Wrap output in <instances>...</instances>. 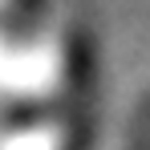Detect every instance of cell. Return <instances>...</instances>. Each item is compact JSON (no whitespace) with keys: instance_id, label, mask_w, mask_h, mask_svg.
<instances>
[{"instance_id":"6da1fadb","label":"cell","mask_w":150,"mask_h":150,"mask_svg":"<svg viewBox=\"0 0 150 150\" xmlns=\"http://www.w3.org/2000/svg\"><path fill=\"white\" fill-rule=\"evenodd\" d=\"M28 0H0V101H49L69 85L65 37L41 16L25 21Z\"/></svg>"}]
</instances>
